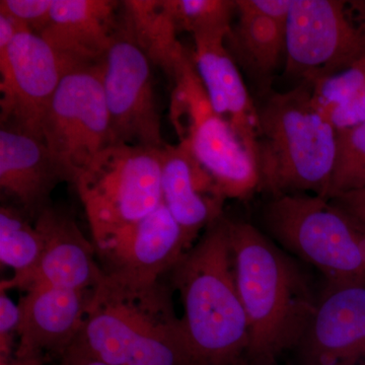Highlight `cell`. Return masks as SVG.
I'll use <instances>...</instances> for the list:
<instances>
[{"label":"cell","mask_w":365,"mask_h":365,"mask_svg":"<svg viewBox=\"0 0 365 365\" xmlns=\"http://www.w3.org/2000/svg\"><path fill=\"white\" fill-rule=\"evenodd\" d=\"M172 285H137L104 274L91 290L74 344L108 365H199Z\"/></svg>","instance_id":"obj_1"},{"label":"cell","mask_w":365,"mask_h":365,"mask_svg":"<svg viewBox=\"0 0 365 365\" xmlns=\"http://www.w3.org/2000/svg\"><path fill=\"white\" fill-rule=\"evenodd\" d=\"M227 222L235 280L249 325L245 362L273 364L299 345L318 299L295 262L258 228Z\"/></svg>","instance_id":"obj_2"},{"label":"cell","mask_w":365,"mask_h":365,"mask_svg":"<svg viewBox=\"0 0 365 365\" xmlns=\"http://www.w3.org/2000/svg\"><path fill=\"white\" fill-rule=\"evenodd\" d=\"M227 220L222 215L211 223L169 274L199 365H242L249 349L248 319L235 280Z\"/></svg>","instance_id":"obj_3"},{"label":"cell","mask_w":365,"mask_h":365,"mask_svg":"<svg viewBox=\"0 0 365 365\" xmlns=\"http://www.w3.org/2000/svg\"><path fill=\"white\" fill-rule=\"evenodd\" d=\"M258 112L260 190L274 197L312 194L327 198L337 131L317 107L309 81L274 93Z\"/></svg>","instance_id":"obj_4"},{"label":"cell","mask_w":365,"mask_h":365,"mask_svg":"<svg viewBox=\"0 0 365 365\" xmlns=\"http://www.w3.org/2000/svg\"><path fill=\"white\" fill-rule=\"evenodd\" d=\"M264 220L283 248L318 269L327 281L365 284V227L331 199L274 197Z\"/></svg>","instance_id":"obj_5"},{"label":"cell","mask_w":365,"mask_h":365,"mask_svg":"<svg viewBox=\"0 0 365 365\" xmlns=\"http://www.w3.org/2000/svg\"><path fill=\"white\" fill-rule=\"evenodd\" d=\"M73 185L97 249L162 204V148L112 144L79 173Z\"/></svg>","instance_id":"obj_6"},{"label":"cell","mask_w":365,"mask_h":365,"mask_svg":"<svg viewBox=\"0 0 365 365\" xmlns=\"http://www.w3.org/2000/svg\"><path fill=\"white\" fill-rule=\"evenodd\" d=\"M285 57L287 73L302 81L365 58V0H292Z\"/></svg>","instance_id":"obj_7"},{"label":"cell","mask_w":365,"mask_h":365,"mask_svg":"<svg viewBox=\"0 0 365 365\" xmlns=\"http://www.w3.org/2000/svg\"><path fill=\"white\" fill-rule=\"evenodd\" d=\"M42 132L73 185L79 173L111 145L102 62L64 74L46 112Z\"/></svg>","instance_id":"obj_8"},{"label":"cell","mask_w":365,"mask_h":365,"mask_svg":"<svg viewBox=\"0 0 365 365\" xmlns=\"http://www.w3.org/2000/svg\"><path fill=\"white\" fill-rule=\"evenodd\" d=\"M112 144L163 148L162 123L151 62L122 28L102 61Z\"/></svg>","instance_id":"obj_9"},{"label":"cell","mask_w":365,"mask_h":365,"mask_svg":"<svg viewBox=\"0 0 365 365\" xmlns=\"http://www.w3.org/2000/svg\"><path fill=\"white\" fill-rule=\"evenodd\" d=\"M72 71L40 35L23 31L0 50V125L43 139V120Z\"/></svg>","instance_id":"obj_10"},{"label":"cell","mask_w":365,"mask_h":365,"mask_svg":"<svg viewBox=\"0 0 365 365\" xmlns=\"http://www.w3.org/2000/svg\"><path fill=\"white\" fill-rule=\"evenodd\" d=\"M302 365H359L365 357V284L327 281L299 345Z\"/></svg>","instance_id":"obj_11"},{"label":"cell","mask_w":365,"mask_h":365,"mask_svg":"<svg viewBox=\"0 0 365 365\" xmlns=\"http://www.w3.org/2000/svg\"><path fill=\"white\" fill-rule=\"evenodd\" d=\"M190 249L181 227L162 202L96 251L105 261V273L132 284L150 285L170 274Z\"/></svg>","instance_id":"obj_12"},{"label":"cell","mask_w":365,"mask_h":365,"mask_svg":"<svg viewBox=\"0 0 365 365\" xmlns=\"http://www.w3.org/2000/svg\"><path fill=\"white\" fill-rule=\"evenodd\" d=\"M91 292L45 284L26 289L14 356L61 359L81 333Z\"/></svg>","instance_id":"obj_13"},{"label":"cell","mask_w":365,"mask_h":365,"mask_svg":"<svg viewBox=\"0 0 365 365\" xmlns=\"http://www.w3.org/2000/svg\"><path fill=\"white\" fill-rule=\"evenodd\" d=\"M71 179L63 165L39 137L1 126L0 128V188L35 222L52 205L51 195Z\"/></svg>","instance_id":"obj_14"},{"label":"cell","mask_w":365,"mask_h":365,"mask_svg":"<svg viewBox=\"0 0 365 365\" xmlns=\"http://www.w3.org/2000/svg\"><path fill=\"white\" fill-rule=\"evenodd\" d=\"M162 192L163 204L191 248L199 234L223 215L227 198L185 143L162 148Z\"/></svg>","instance_id":"obj_15"},{"label":"cell","mask_w":365,"mask_h":365,"mask_svg":"<svg viewBox=\"0 0 365 365\" xmlns=\"http://www.w3.org/2000/svg\"><path fill=\"white\" fill-rule=\"evenodd\" d=\"M120 9L114 0H54L51 21L40 36L69 68L96 66L119 30Z\"/></svg>","instance_id":"obj_16"},{"label":"cell","mask_w":365,"mask_h":365,"mask_svg":"<svg viewBox=\"0 0 365 365\" xmlns=\"http://www.w3.org/2000/svg\"><path fill=\"white\" fill-rule=\"evenodd\" d=\"M44 241L39 268L26 289L37 284L90 292L104 277L95 259V245L88 242L73 215L49 206L34 222Z\"/></svg>","instance_id":"obj_17"},{"label":"cell","mask_w":365,"mask_h":365,"mask_svg":"<svg viewBox=\"0 0 365 365\" xmlns=\"http://www.w3.org/2000/svg\"><path fill=\"white\" fill-rule=\"evenodd\" d=\"M180 143L188 146L225 198L242 200L260 190L256 158L215 110L197 116L186 138Z\"/></svg>","instance_id":"obj_18"},{"label":"cell","mask_w":365,"mask_h":365,"mask_svg":"<svg viewBox=\"0 0 365 365\" xmlns=\"http://www.w3.org/2000/svg\"><path fill=\"white\" fill-rule=\"evenodd\" d=\"M194 64L218 116L234 129L257 160L259 112L239 66L225 47V38L195 37Z\"/></svg>","instance_id":"obj_19"},{"label":"cell","mask_w":365,"mask_h":365,"mask_svg":"<svg viewBox=\"0 0 365 365\" xmlns=\"http://www.w3.org/2000/svg\"><path fill=\"white\" fill-rule=\"evenodd\" d=\"M120 24L151 64L172 79L189 53L178 39L176 26L163 0L122 1Z\"/></svg>","instance_id":"obj_20"},{"label":"cell","mask_w":365,"mask_h":365,"mask_svg":"<svg viewBox=\"0 0 365 365\" xmlns=\"http://www.w3.org/2000/svg\"><path fill=\"white\" fill-rule=\"evenodd\" d=\"M235 2L237 20L228 33L225 47L237 66L258 81H267L285 54L287 26Z\"/></svg>","instance_id":"obj_21"},{"label":"cell","mask_w":365,"mask_h":365,"mask_svg":"<svg viewBox=\"0 0 365 365\" xmlns=\"http://www.w3.org/2000/svg\"><path fill=\"white\" fill-rule=\"evenodd\" d=\"M44 241L32 220L13 204L0 207V260L13 269L14 277L2 281L1 292L26 290L39 268Z\"/></svg>","instance_id":"obj_22"},{"label":"cell","mask_w":365,"mask_h":365,"mask_svg":"<svg viewBox=\"0 0 365 365\" xmlns=\"http://www.w3.org/2000/svg\"><path fill=\"white\" fill-rule=\"evenodd\" d=\"M314 103L337 132L365 122V58L331 76L309 81Z\"/></svg>","instance_id":"obj_23"},{"label":"cell","mask_w":365,"mask_h":365,"mask_svg":"<svg viewBox=\"0 0 365 365\" xmlns=\"http://www.w3.org/2000/svg\"><path fill=\"white\" fill-rule=\"evenodd\" d=\"M178 32L227 39L237 14L235 0H163Z\"/></svg>","instance_id":"obj_24"},{"label":"cell","mask_w":365,"mask_h":365,"mask_svg":"<svg viewBox=\"0 0 365 365\" xmlns=\"http://www.w3.org/2000/svg\"><path fill=\"white\" fill-rule=\"evenodd\" d=\"M54 0H1L0 11L16 19L31 32L41 35L51 21Z\"/></svg>","instance_id":"obj_25"},{"label":"cell","mask_w":365,"mask_h":365,"mask_svg":"<svg viewBox=\"0 0 365 365\" xmlns=\"http://www.w3.org/2000/svg\"><path fill=\"white\" fill-rule=\"evenodd\" d=\"M364 158L365 122L353 128L337 132V155L334 172Z\"/></svg>","instance_id":"obj_26"},{"label":"cell","mask_w":365,"mask_h":365,"mask_svg":"<svg viewBox=\"0 0 365 365\" xmlns=\"http://www.w3.org/2000/svg\"><path fill=\"white\" fill-rule=\"evenodd\" d=\"M21 312L19 304L9 299L6 292L0 294V357L11 356L16 351Z\"/></svg>","instance_id":"obj_27"},{"label":"cell","mask_w":365,"mask_h":365,"mask_svg":"<svg viewBox=\"0 0 365 365\" xmlns=\"http://www.w3.org/2000/svg\"><path fill=\"white\" fill-rule=\"evenodd\" d=\"M365 188V158L344 169L335 170L331 180L327 198L342 195L348 192Z\"/></svg>","instance_id":"obj_28"},{"label":"cell","mask_w":365,"mask_h":365,"mask_svg":"<svg viewBox=\"0 0 365 365\" xmlns=\"http://www.w3.org/2000/svg\"><path fill=\"white\" fill-rule=\"evenodd\" d=\"M245 9L287 26L292 0H237Z\"/></svg>","instance_id":"obj_29"},{"label":"cell","mask_w":365,"mask_h":365,"mask_svg":"<svg viewBox=\"0 0 365 365\" xmlns=\"http://www.w3.org/2000/svg\"><path fill=\"white\" fill-rule=\"evenodd\" d=\"M365 227V188L331 198Z\"/></svg>","instance_id":"obj_30"},{"label":"cell","mask_w":365,"mask_h":365,"mask_svg":"<svg viewBox=\"0 0 365 365\" xmlns=\"http://www.w3.org/2000/svg\"><path fill=\"white\" fill-rule=\"evenodd\" d=\"M58 365H108L100 360L93 359L76 344H72L69 349L59 359Z\"/></svg>","instance_id":"obj_31"},{"label":"cell","mask_w":365,"mask_h":365,"mask_svg":"<svg viewBox=\"0 0 365 365\" xmlns=\"http://www.w3.org/2000/svg\"><path fill=\"white\" fill-rule=\"evenodd\" d=\"M51 360L48 359H18L14 354L0 357V365H45Z\"/></svg>","instance_id":"obj_32"},{"label":"cell","mask_w":365,"mask_h":365,"mask_svg":"<svg viewBox=\"0 0 365 365\" xmlns=\"http://www.w3.org/2000/svg\"><path fill=\"white\" fill-rule=\"evenodd\" d=\"M242 365H275V362L274 364H249V362H246Z\"/></svg>","instance_id":"obj_33"},{"label":"cell","mask_w":365,"mask_h":365,"mask_svg":"<svg viewBox=\"0 0 365 365\" xmlns=\"http://www.w3.org/2000/svg\"><path fill=\"white\" fill-rule=\"evenodd\" d=\"M359 365H365V362H364V364H360Z\"/></svg>","instance_id":"obj_34"}]
</instances>
